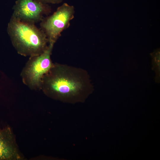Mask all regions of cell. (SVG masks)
Segmentation results:
<instances>
[{
    "label": "cell",
    "mask_w": 160,
    "mask_h": 160,
    "mask_svg": "<svg viewBox=\"0 0 160 160\" xmlns=\"http://www.w3.org/2000/svg\"><path fill=\"white\" fill-rule=\"evenodd\" d=\"M54 45L48 44L41 54L29 57L20 74L23 83L30 89H41L44 76L52 67L51 55Z\"/></svg>",
    "instance_id": "obj_3"
},
{
    "label": "cell",
    "mask_w": 160,
    "mask_h": 160,
    "mask_svg": "<svg viewBox=\"0 0 160 160\" xmlns=\"http://www.w3.org/2000/svg\"><path fill=\"white\" fill-rule=\"evenodd\" d=\"M83 87L82 82L78 77L63 71L60 66L53 64L42 78L41 89L52 98L73 102L84 98Z\"/></svg>",
    "instance_id": "obj_2"
},
{
    "label": "cell",
    "mask_w": 160,
    "mask_h": 160,
    "mask_svg": "<svg viewBox=\"0 0 160 160\" xmlns=\"http://www.w3.org/2000/svg\"><path fill=\"white\" fill-rule=\"evenodd\" d=\"M74 8L65 3L51 15L44 18L40 22V28L45 33L48 44L54 45L61 33L68 28L74 17Z\"/></svg>",
    "instance_id": "obj_4"
},
{
    "label": "cell",
    "mask_w": 160,
    "mask_h": 160,
    "mask_svg": "<svg viewBox=\"0 0 160 160\" xmlns=\"http://www.w3.org/2000/svg\"><path fill=\"white\" fill-rule=\"evenodd\" d=\"M20 159L10 129L0 130V160Z\"/></svg>",
    "instance_id": "obj_6"
},
{
    "label": "cell",
    "mask_w": 160,
    "mask_h": 160,
    "mask_svg": "<svg viewBox=\"0 0 160 160\" xmlns=\"http://www.w3.org/2000/svg\"><path fill=\"white\" fill-rule=\"evenodd\" d=\"M150 55L152 58V69L156 73L155 81L156 83H159L160 80V49H155Z\"/></svg>",
    "instance_id": "obj_7"
},
{
    "label": "cell",
    "mask_w": 160,
    "mask_h": 160,
    "mask_svg": "<svg viewBox=\"0 0 160 160\" xmlns=\"http://www.w3.org/2000/svg\"><path fill=\"white\" fill-rule=\"evenodd\" d=\"M8 32L13 46L22 56L39 55L48 45L45 33L35 24L21 21L12 16L8 24Z\"/></svg>",
    "instance_id": "obj_1"
},
{
    "label": "cell",
    "mask_w": 160,
    "mask_h": 160,
    "mask_svg": "<svg viewBox=\"0 0 160 160\" xmlns=\"http://www.w3.org/2000/svg\"><path fill=\"white\" fill-rule=\"evenodd\" d=\"M12 16L23 22L33 24L41 22L50 12L48 4L36 0H17L13 7Z\"/></svg>",
    "instance_id": "obj_5"
},
{
    "label": "cell",
    "mask_w": 160,
    "mask_h": 160,
    "mask_svg": "<svg viewBox=\"0 0 160 160\" xmlns=\"http://www.w3.org/2000/svg\"><path fill=\"white\" fill-rule=\"evenodd\" d=\"M44 3L57 4L61 2L63 0H36Z\"/></svg>",
    "instance_id": "obj_8"
}]
</instances>
